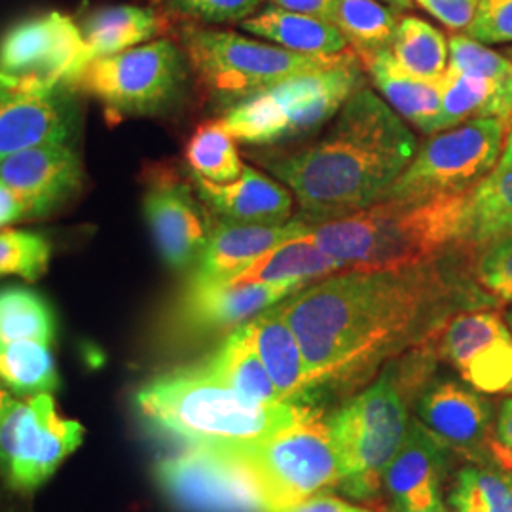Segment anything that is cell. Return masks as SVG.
<instances>
[{
    "label": "cell",
    "mask_w": 512,
    "mask_h": 512,
    "mask_svg": "<svg viewBox=\"0 0 512 512\" xmlns=\"http://www.w3.org/2000/svg\"><path fill=\"white\" fill-rule=\"evenodd\" d=\"M340 272L279 302L308 366L310 391L365 382L384 361L435 338L467 296L452 262Z\"/></svg>",
    "instance_id": "1"
},
{
    "label": "cell",
    "mask_w": 512,
    "mask_h": 512,
    "mask_svg": "<svg viewBox=\"0 0 512 512\" xmlns=\"http://www.w3.org/2000/svg\"><path fill=\"white\" fill-rule=\"evenodd\" d=\"M418 152L416 135L368 88L346 105L308 147L262 164L291 192L308 220L340 219L384 198Z\"/></svg>",
    "instance_id": "2"
},
{
    "label": "cell",
    "mask_w": 512,
    "mask_h": 512,
    "mask_svg": "<svg viewBox=\"0 0 512 512\" xmlns=\"http://www.w3.org/2000/svg\"><path fill=\"white\" fill-rule=\"evenodd\" d=\"M469 192L372 203L346 217L313 224L311 238L340 260L346 272L412 268L444 256L448 247H459Z\"/></svg>",
    "instance_id": "3"
},
{
    "label": "cell",
    "mask_w": 512,
    "mask_h": 512,
    "mask_svg": "<svg viewBox=\"0 0 512 512\" xmlns=\"http://www.w3.org/2000/svg\"><path fill=\"white\" fill-rule=\"evenodd\" d=\"M135 404L150 425L188 444L266 439L317 410L298 401L256 403L220 384L200 366L150 380L137 391Z\"/></svg>",
    "instance_id": "4"
},
{
    "label": "cell",
    "mask_w": 512,
    "mask_h": 512,
    "mask_svg": "<svg viewBox=\"0 0 512 512\" xmlns=\"http://www.w3.org/2000/svg\"><path fill=\"white\" fill-rule=\"evenodd\" d=\"M365 84L357 55L338 67L296 74L224 110L219 118L236 141L270 147L325 128Z\"/></svg>",
    "instance_id": "5"
},
{
    "label": "cell",
    "mask_w": 512,
    "mask_h": 512,
    "mask_svg": "<svg viewBox=\"0 0 512 512\" xmlns=\"http://www.w3.org/2000/svg\"><path fill=\"white\" fill-rule=\"evenodd\" d=\"M179 44L203 92L226 109L296 74L342 65L353 52L304 55L234 31L184 25Z\"/></svg>",
    "instance_id": "6"
},
{
    "label": "cell",
    "mask_w": 512,
    "mask_h": 512,
    "mask_svg": "<svg viewBox=\"0 0 512 512\" xmlns=\"http://www.w3.org/2000/svg\"><path fill=\"white\" fill-rule=\"evenodd\" d=\"M255 476L268 512L342 484L329 421L315 410L266 439L230 444Z\"/></svg>",
    "instance_id": "7"
},
{
    "label": "cell",
    "mask_w": 512,
    "mask_h": 512,
    "mask_svg": "<svg viewBox=\"0 0 512 512\" xmlns=\"http://www.w3.org/2000/svg\"><path fill=\"white\" fill-rule=\"evenodd\" d=\"M329 425L342 469L340 488L355 499L378 494L385 469L410 425L406 401L391 370L342 406Z\"/></svg>",
    "instance_id": "8"
},
{
    "label": "cell",
    "mask_w": 512,
    "mask_h": 512,
    "mask_svg": "<svg viewBox=\"0 0 512 512\" xmlns=\"http://www.w3.org/2000/svg\"><path fill=\"white\" fill-rule=\"evenodd\" d=\"M190 65L179 42L158 38L88 63L74 84L116 118L158 116L179 105Z\"/></svg>",
    "instance_id": "9"
},
{
    "label": "cell",
    "mask_w": 512,
    "mask_h": 512,
    "mask_svg": "<svg viewBox=\"0 0 512 512\" xmlns=\"http://www.w3.org/2000/svg\"><path fill=\"white\" fill-rule=\"evenodd\" d=\"M507 129L509 122L503 118H476L435 133L380 202L429 200L473 190L499 162Z\"/></svg>",
    "instance_id": "10"
},
{
    "label": "cell",
    "mask_w": 512,
    "mask_h": 512,
    "mask_svg": "<svg viewBox=\"0 0 512 512\" xmlns=\"http://www.w3.org/2000/svg\"><path fill=\"white\" fill-rule=\"evenodd\" d=\"M88 63L78 23L61 12L23 19L0 38V86L12 92L69 88Z\"/></svg>",
    "instance_id": "11"
},
{
    "label": "cell",
    "mask_w": 512,
    "mask_h": 512,
    "mask_svg": "<svg viewBox=\"0 0 512 512\" xmlns=\"http://www.w3.org/2000/svg\"><path fill=\"white\" fill-rule=\"evenodd\" d=\"M154 478L181 512H268L255 476L230 444H190L160 461Z\"/></svg>",
    "instance_id": "12"
},
{
    "label": "cell",
    "mask_w": 512,
    "mask_h": 512,
    "mask_svg": "<svg viewBox=\"0 0 512 512\" xmlns=\"http://www.w3.org/2000/svg\"><path fill=\"white\" fill-rule=\"evenodd\" d=\"M437 353L476 391L512 395V330L499 313L452 315L437 334Z\"/></svg>",
    "instance_id": "13"
},
{
    "label": "cell",
    "mask_w": 512,
    "mask_h": 512,
    "mask_svg": "<svg viewBox=\"0 0 512 512\" xmlns=\"http://www.w3.org/2000/svg\"><path fill=\"white\" fill-rule=\"evenodd\" d=\"M143 211L156 249L167 268L184 272L202 255L213 224L196 200V188L171 169H154L148 177Z\"/></svg>",
    "instance_id": "14"
},
{
    "label": "cell",
    "mask_w": 512,
    "mask_h": 512,
    "mask_svg": "<svg viewBox=\"0 0 512 512\" xmlns=\"http://www.w3.org/2000/svg\"><path fill=\"white\" fill-rule=\"evenodd\" d=\"M308 287L306 283H196L188 281L175 319L183 332L211 334L234 330L251 321L258 313Z\"/></svg>",
    "instance_id": "15"
},
{
    "label": "cell",
    "mask_w": 512,
    "mask_h": 512,
    "mask_svg": "<svg viewBox=\"0 0 512 512\" xmlns=\"http://www.w3.org/2000/svg\"><path fill=\"white\" fill-rule=\"evenodd\" d=\"M84 440L78 421L57 414L54 395L29 397V410L19 425L14 454L6 467L8 480L18 490H35Z\"/></svg>",
    "instance_id": "16"
},
{
    "label": "cell",
    "mask_w": 512,
    "mask_h": 512,
    "mask_svg": "<svg viewBox=\"0 0 512 512\" xmlns=\"http://www.w3.org/2000/svg\"><path fill=\"white\" fill-rule=\"evenodd\" d=\"M84 179L82 162L69 143L27 148L0 162V183L6 184L35 219L69 202Z\"/></svg>",
    "instance_id": "17"
},
{
    "label": "cell",
    "mask_w": 512,
    "mask_h": 512,
    "mask_svg": "<svg viewBox=\"0 0 512 512\" xmlns=\"http://www.w3.org/2000/svg\"><path fill=\"white\" fill-rule=\"evenodd\" d=\"M78 105L69 88L19 93L0 86V162L27 148L71 143Z\"/></svg>",
    "instance_id": "18"
},
{
    "label": "cell",
    "mask_w": 512,
    "mask_h": 512,
    "mask_svg": "<svg viewBox=\"0 0 512 512\" xmlns=\"http://www.w3.org/2000/svg\"><path fill=\"white\" fill-rule=\"evenodd\" d=\"M313 222L289 220L285 224H239L219 220L213 224L207 245L192 268L190 281L217 283L245 270L256 258L277 245L311 232Z\"/></svg>",
    "instance_id": "19"
},
{
    "label": "cell",
    "mask_w": 512,
    "mask_h": 512,
    "mask_svg": "<svg viewBox=\"0 0 512 512\" xmlns=\"http://www.w3.org/2000/svg\"><path fill=\"white\" fill-rule=\"evenodd\" d=\"M421 423L448 448L480 459L492 433V404L465 385L440 380L425 389L418 403Z\"/></svg>",
    "instance_id": "20"
},
{
    "label": "cell",
    "mask_w": 512,
    "mask_h": 512,
    "mask_svg": "<svg viewBox=\"0 0 512 512\" xmlns=\"http://www.w3.org/2000/svg\"><path fill=\"white\" fill-rule=\"evenodd\" d=\"M448 444L421 421H410L401 448L384 473L385 490L395 509H425L440 503V478Z\"/></svg>",
    "instance_id": "21"
},
{
    "label": "cell",
    "mask_w": 512,
    "mask_h": 512,
    "mask_svg": "<svg viewBox=\"0 0 512 512\" xmlns=\"http://www.w3.org/2000/svg\"><path fill=\"white\" fill-rule=\"evenodd\" d=\"M198 198L220 220L239 224H285L293 213L287 186L245 165L238 181L215 184L194 177Z\"/></svg>",
    "instance_id": "22"
},
{
    "label": "cell",
    "mask_w": 512,
    "mask_h": 512,
    "mask_svg": "<svg viewBox=\"0 0 512 512\" xmlns=\"http://www.w3.org/2000/svg\"><path fill=\"white\" fill-rule=\"evenodd\" d=\"M512 234V126L492 173L469 192L461 220L459 247L480 249Z\"/></svg>",
    "instance_id": "23"
},
{
    "label": "cell",
    "mask_w": 512,
    "mask_h": 512,
    "mask_svg": "<svg viewBox=\"0 0 512 512\" xmlns=\"http://www.w3.org/2000/svg\"><path fill=\"white\" fill-rule=\"evenodd\" d=\"M256 351L277 387L279 399L300 401L310 395L308 366L300 342L281 310L274 306L249 321Z\"/></svg>",
    "instance_id": "24"
},
{
    "label": "cell",
    "mask_w": 512,
    "mask_h": 512,
    "mask_svg": "<svg viewBox=\"0 0 512 512\" xmlns=\"http://www.w3.org/2000/svg\"><path fill=\"white\" fill-rule=\"evenodd\" d=\"M88 59L122 54L152 42L165 29V14L154 8L118 4L97 8L78 23Z\"/></svg>",
    "instance_id": "25"
},
{
    "label": "cell",
    "mask_w": 512,
    "mask_h": 512,
    "mask_svg": "<svg viewBox=\"0 0 512 512\" xmlns=\"http://www.w3.org/2000/svg\"><path fill=\"white\" fill-rule=\"evenodd\" d=\"M245 33L264 38L279 48L304 55H340L348 52V40L327 19L283 10L275 4L260 8L239 23Z\"/></svg>",
    "instance_id": "26"
},
{
    "label": "cell",
    "mask_w": 512,
    "mask_h": 512,
    "mask_svg": "<svg viewBox=\"0 0 512 512\" xmlns=\"http://www.w3.org/2000/svg\"><path fill=\"white\" fill-rule=\"evenodd\" d=\"M346 272L344 264L327 255L311 238L310 232L277 245L266 255L256 258L239 274L217 283H306L329 275Z\"/></svg>",
    "instance_id": "27"
},
{
    "label": "cell",
    "mask_w": 512,
    "mask_h": 512,
    "mask_svg": "<svg viewBox=\"0 0 512 512\" xmlns=\"http://www.w3.org/2000/svg\"><path fill=\"white\" fill-rule=\"evenodd\" d=\"M198 366L211 378L219 380L220 384L232 387L239 395L251 401L264 404L285 403L279 399L277 387L256 351L249 321L232 330L219 349Z\"/></svg>",
    "instance_id": "28"
},
{
    "label": "cell",
    "mask_w": 512,
    "mask_h": 512,
    "mask_svg": "<svg viewBox=\"0 0 512 512\" xmlns=\"http://www.w3.org/2000/svg\"><path fill=\"white\" fill-rule=\"evenodd\" d=\"M366 69L385 103L403 120L427 135L439 133L440 80L408 76L395 65L389 50L376 55Z\"/></svg>",
    "instance_id": "29"
},
{
    "label": "cell",
    "mask_w": 512,
    "mask_h": 512,
    "mask_svg": "<svg viewBox=\"0 0 512 512\" xmlns=\"http://www.w3.org/2000/svg\"><path fill=\"white\" fill-rule=\"evenodd\" d=\"M476 118H503L511 122L512 90L478 76L446 69L440 78L439 131Z\"/></svg>",
    "instance_id": "30"
},
{
    "label": "cell",
    "mask_w": 512,
    "mask_h": 512,
    "mask_svg": "<svg viewBox=\"0 0 512 512\" xmlns=\"http://www.w3.org/2000/svg\"><path fill=\"white\" fill-rule=\"evenodd\" d=\"M399 12L382 0H336L332 23L348 40L363 65L391 48L399 27Z\"/></svg>",
    "instance_id": "31"
},
{
    "label": "cell",
    "mask_w": 512,
    "mask_h": 512,
    "mask_svg": "<svg viewBox=\"0 0 512 512\" xmlns=\"http://www.w3.org/2000/svg\"><path fill=\"white\" fill-rule=\"evenodd\" d=\"M389 54L403 73L420 80H440L448 69V40L416 16L401 18Z\"/></svg>",
    "instance_id": "32"
},
{
    "label": "cell",
    "mask_w": 512,
    "mask_h": 512,
    "mask_svg": "<svg viewBox=\"0 0 512 512\" xmlns=\"http://www.w3.org/2000/svg\"><path fill=\"white\" fill-rule=\"evenodd\" d=\"M50 344H0V384L21 399L54 393L59 385Z\"/></svg>",
    "instance_id": "33"
},
{
    "label": "cell",
    "mask_w": 512,
    "mask_h": 512,
    "mask_svg": "<svg viewBox=\"0 0 512 512\" xmlns=\"http://www.w3.org/2000/svg\"><path fill=\"white\" fill-rule=\"evenodd\" d=\"M52 306L40 294L25 287L0 289V344L12 342H54Z\"/></svg>",
    "instance_id": "34"
},
{
    "label": "cell",
    "mask_w": 512,
    "mask_h": 512,
    "mask_svg": "<svg viewBox=\"0 0 512 512\" xmlns=\"http://www.w3.org/2000/svg\"><path fill=\"white\" fill-rule=\"evenodd\" d=\"M184 154L192 175L209 183H234L245 167L236 139L222 128L220 120L200 124L188 139Z\"/></svg>",
    "instance_id": "35"
},
{
    "label": "cell",
    "mask_w": 512,
    "mask_h": 512,
    "mask_svg": "<svg viewBox=\"0 0 512 512\" xmlns=\"http://www.w3.org/2000/svg\"><path fill=\"white\" fill-rule=\"evenodd\" d=\"M450 505L456 512H512L511 469L497 465L461 469Z\"/></svg>",
    "instance_id": "36"
},
{
    "label": "cell",
    "mask_w": 512,
    "mask_h": 512,
    "mask_svg": "<svg viewBox=\"0 0 512 512\" xmlns=\"http://www.w3.org/2000/svg\"><path fill=\"white\" fill-rule=\"evenodd\" d=\"M448 69L456 73L490 80L512 90V59L490 50L486 44L467 35L448 38Z\"/></svg>",
    "instance_id": "37"
},
{
    "label": "cell",
    "mask_w": 512,
    "mask_h": 512,
    "mask_svg": "<svg viewBox=\"0 0 512 512\" xmlns=\"http://www.w3.org/2000/svg\"><path fill=\"white\" fill-rule=\"evenodd\" d=\"M50 258L52 247L44 236L23 230H0V275L37 281L46 274Z\"/></svg>",
    "instance_id": "38"
},
{
    "label": "cell",
    "mask_w": 512,
    "mask_h": 512,
    "mask_svg": "<svg viewBox=\"0 0 512 512\" xmlns=\"http://www.w3.org/2000/svg\"><path fill=\"white\" fill-rule=\"evenodd\" d=\"M264 0H164L165 16L194 25L241 23L260 10Z\"/></svg>",
    "instance_id": "39"
},
{
    "label": "cell",
    "mask_w": 512,
    "mask_h": 512,
    "mask_svg": "<svg viewBox=\"0 0 512 512\" xmlns=\"http://www.w3.org/2000/svg\"><path fill=\"white\" fill-rule=\"evenodd\" d=\"M475 275L478 283L503 302H512V234L480 247Z\"/></svg>",
    "instance_id": "40"
},
{
    "label": "cell",
    "mask_w": 512,
    "mask_h": 512,
    "mask_svg": "<svg viewBox=\"0 0 512 512\" xmlns=\"http://www.w3.org/2000/svg\"><path fill=\"white\" fill-rule=\"evenodd\" d=\"M465 33L486 46L512 42V0H480Z\"/></svg>",
    "instance_id": "41"
},
{
    "label": "cell",
    "mask_w": 512,
    "mask_h": 512,
    "mask_svg": "<svg viewBox=\"0 0 512 512\" xmlns=\"http://www.w3.org/2000/svg\"><path fill=\"white\" fill-rule=\"evenodd\" d=\"M423 10L450 31H467L475 19L480 0H416Z\"/></svg>",
    "instance_id": "42"
},
{
    "label": "cell",
    "mask_w": 512,
    "mask_h": 512,
    "mask_svg": "<svg viewBox=\"0 0 512 512\" xmlns=\"http://www.w3.org/2000/svg\"><path fill=\"white\" fill-rule=\"evenodd\" d=\"M277 512H372L365 507H357L351 505L348 501L336 497V495L327 494V492H319V494L311 495L308 499L291 505L287 509H281Z\"/></svg>",
    "instance_id": "43"
},
{
    "label": "cell",
    "mask_w": 512,
    "mask_h": 512,
    "mask_svg": "<svg viewBox=\"0 0 512 512\" xmlns=\"http://www.w3.org/2000/svg\"><path fill=\"white\" fill-rule=\"evenodd\" d=\"M334 2L336 0H270V4H275L283 10L308 14L313 18L327 19L330 23L334 18Z\"/></svg>",
    "instance_id": "44"
},
{
    "label": "cell",
    "mask_w": 512,
    "mask_h": 512,
    "mask_svg": "<svg viewBox=\"0 0 512 512\" xmlns=\"http://www.w3.org/2000/svg\"><path fill=\"white\" fill-rule=\"evenodd\" d=\"M21 219H27L23 203L6 184L0 183V228Z\"/></svg>",
    "instance_id": "45"
},
{
    "label": "cell",
    "mask_w": 512,
    "mask_h": 512,
    "mask_svg": "<svg viewBox=\"0 0 512 512\" xmlns=\"http://www.w3.org/2000/svg\"><path fill=\"white\" fill-rule=\"evenodd\" d=\"M495 437H497V444L501 446L509 465H512V399L501 404L497 427H495Z\"/></svg>",
    "instance_id": "46"
},
{
    "label": "cell",
    "mask_w": 512,
    "mask_h": 512,
    "mask_svg": "<svg viewBox=\"0 0 512 512\" xmlns=\"http://www.w3.org/2000/svg\"><path fill=\"white\" fill-rule=\"evenodd\" d=\"M387 6L395 8L397 12H406L412 8V0H382Z\"/></svg>",
    "instance_id": "47"
},
{
    "label": "cell",
    "mask_w": 512,
    "mask_h": 512,
    "mask_svg": "<svg viewBox=\"0 0 512 512\" xmlns=\"http://www.w3.org/2000/svg\"><path fill=\"white\" fill-rule=\"evenodd\" d=\"M393 512H450L444 505H442V501L437 503V505H433V507H425V509H395Z\"/></svg>",
    "instance_id": "48"
},
{
    "label": "cell",
    "mask_w": 512,
    "mask_h": 512,
    "mask_svg": "<svg viewBox=\"0 0 512 512\" xmlns=\"http://www.w3.org/2000/svg\"><path fill=\"white\" fill-rule=\"evenodd\" d=\"M507 323H509V327H511L512 330V310L507 313Z\"/></svg>",
    "instance_id": "49"
},
{
    "label": "cell",
    "mask_w": 512,
    "mask_h": 512,
    "mask_svg": "<svg viewBox=\"0 0 512 512\" xmlns=\"http://www.w3.org/2000/svg\"><path fill=\"white\" fill-rule=\"evenodd\" d=\"M509 57H511V59H512V50H511V55H509Z\"/></svg>",
    "instance_id": "50"
}]
</instances>
